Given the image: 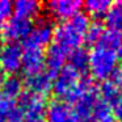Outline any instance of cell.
I'll return each instance as SVG.
<instances>
[{
    "label": "cell",
    "instance_id": "6da1fadb",
    "mask_svg": "<svg viewBox=\"0 0 122 122\" xmlns=\"http://www.w3.org/2000/svg\"><path fill=\"white\" fill-rule=\"evenodd\" d=\"M79 80L80 75L72 67L66 64L53 80L51 92L58 100L64 101L66 104H75L84 92V89L79 85Z\"/></svg>",
    "mask_w": 122,
    "mask_h": 122
},
{
    "label": "cell",
    "instance_id": "7a4b0ae2",
    "mask_svg": "<svg viewBox=\"0 0 122 122\" xmlns=\"http://www.w3.org/2000/svg\"><path fill=\"white\" fill-rule=\"evenodd\" d=\"M117 62H118L117 51L96 45L89 53L88 72H91L92 79L101 80V81L108 80L114 68L117 67Z\"/></svg>",
    "mask_w": 122,
    "mask_h": 122
},
{
    "label": "cell",
    "instance_id": "3957f363",
    "mask_svg": "<svg viewBox=\"0 0 122 122\" xmlns=\"http://www.w3.org/2000/svg\"><path fill=\"white\" fill-rule=\"evenodd\" d=\"M53 33H54L53 21L45 16L38 17L37 21H36V25H33L32 32L22 41L24 47H34L43 50V47L49 46L50 42L53 41Z\"/></svg>",
    "mask_w": 122,
    "mask_h": 122
},
{
    "label": "cell",
    "instance_id": "277c9868",
    "mask_svg": "<svg viewBox=\"0 0 122 122\" xmlns=\"http://www.w3.org/2000/svg\"><path fill=\"white\" fill-rule=\"evenodd\" d=\"M22 46L19 42H7L0 50V71L7 75H16L21 71Z\"/></svg>",
    "mask_w": 122,
    "mask_h": 122
},
{
    "label": "cell",
    "instance_id": "5b68a950",
    "mask_svg": "<svg viewBox=\"0 0 122 122\" xmlns=\"http://www.w3.org/2000/svg\"><path fill=\"white\" fill-rule=\"evenodd\" d=\"M33 21L29 19L19 16H11L7 20L5 24H3L1 29V37L5 42H19L24 41L29 36L33 29Z\"/></svg>",
    "mask_w": 122,
    "mask_h": 122
},
{
    "label": "cell",
    "instance_id": "8992f818",
    "mask_svg": "<svg viewBox=\"0 0 122 122\" xmlns=\"http://www.w3.org/2000/svg\"><path fill=\"white\" fill-rule=\"evenodd\" d=\"M83 36L77 33L67 21L61 22L59 25L54 26L53 41L55 45L66 49L67 51H71L76 47H80L83 43Z\"/></svg>",
    "mask_w": 122,
    "mask_h": 122
},
{
    "label": "cell",
    "instance_id": "52a82bcc",
    "mask_svg": "<svg viewBox=\"0 0 122 122\" xmlns=\"http://www.w3.org/2000/svg\"><path fill=\"white\" fill-rule=\"evenodd\" d=\"M68 53L70 51H67L66 49L55 45V43L49 46L47 51L45 54V67H46L45 72L53 80L56 77L59 71L66 66V61H67V56H68Z\"/></svg>",
    "mask_w": 122,
    "mask_h": 122
},
{
    "label": "cell",
    "instance_id": "ba28073f",
    "mask_svg": "<svg viewBox=\"0 0 122 122\" xmlns=\"http://www.w3.org/2000/svg\"><path fill=\"white\" fill-rule=\"evenodd\" d=\"M83 8L80 0H53L46 3V11L53 17L59 20H70L74 15L79 13Z\"/></svg>",
    "mask_w": 122,
    "mask_h": 122
},
{
    "label": "cell",
    "instance_id": "9c48e42d",
    "mask_svg": "<svg viewBox=\"0 0 122 122\" xmlns=\"http://www.w3.org/2000/svg\"><path fill=\"white\" fill-rule=\"evenodd\" d=\"M45 68V53L41 49L24 47L21 58V70L26 76L40 74Z\"/></svg>",
    "mask_w": 122,
    "mask_h": 122
},
{
    "label": "cell",
    "instance_id": "30bf717a",
    "mask_svg": "<svg viewBox=\"0 0 122 122\" xmlns=\"http://www.w3.org/2000/svg\"><path fill=\"white\" fill-rule=\"evenodd\" d=\"M46 122H79L80 119L72 110V106L64 101L54 100L46 106L45 112Z\"/></svg>",
    "mask_w": 122,
    "mask_h": 122
},
{
    "label": "cell",
    "instance_id": "8fae6325",
    "mask_svg": "<svg viewBox=\"0 0 122 122\" xmlns=\"http://www.w3.org/2000/svg\"><path fill=\"white\" fill-rule=\"evenodd\" d=\"M19 104L17 106L24 110L25 117H34V116H45L46 112V101L43 97L37 96L29 91H22L19 96Z\"/></svg>",
    "mask_w": 122,
    "mask_h": 122
},
{
    "label": "cell",
    "instance_id": "7c38bea8",
    "mask_svg": "<svg viewBox=\"0 0 122 122\" xmlns=\"http://www.w3.org/2000/svg\"><path fill=\"white\" fill-rule=\"evenodd\" d=\"M97 100H98V88L97 85H93L92 88L85 89L81 93V96L77 98V101L72 106V110L80 121L88 119L92 116V109Z\"/></svg>",
    "mask_w": 122,
    "mask_h": 122
},
{
    "label": "cell",
    "instance_id": "4fadbf2b",
    "mask_svg": "<svg viewBox=\"0 0 122 122\" xmlns=\"http://www.w3.org/2000/svg\"><path fill=\"white\" fill-rule=\"evenodd\" d=\"M24 85L28 88V91L37 96L45 98L46 96L50 95L51 88H53V79L49 76L46 72H40V74L26 76L24 81Z\"/></svg>",
    "mask_w": 122,
    "mask_h": 122
},
{
    "label": "cell",
    "instance_id": "5bb4252c",
    "mask_svg": "<svg viewBox=\"0 0 122 122\" xmlns=\"http://www.w3.org/2000/svg\"><path fill=\"white\" fill-rule=\"evenodd\" d=\"M68 66L72 67L80 76L88 75V62H89V53L85 47L80 46L71 50L67 56Z\"/></svg>",
    "mask_w": 122,
    "mask_h": 122
},
{
    "label": "cell",
    "instance_id": "9a60e30c",
    "mask_svg": "<svg viewBox=\"0 0 122 122\" xmlns=\"http://www.w3.org/2000/svg\"><path fill=\"white\" fill-rule=\"evenodd\" d=\"M24 91V81L17 75H8L0 83V93L1 97L8 100H16Z\"/></svg>",
    "mask_w": 122,
    "mask_h": 122
},
{
    "label": "cell",
    "instance_id": "2e32d148",
    "mask_svg": "<svg viewBox=\"0 0 122 122\" xmlns=\"http://www.w3.org/2000/svg\"><path fill=\"white\" fill-rule=\"evenodd\" d=\"M15 16L24 17L32 20V17H37L41 12V3L36 0H17L13 3Z\"/></svg>",
    "mask_w": 122,
    "mask_h": 122
},
{
    "label": "cell",
    "instance_id": "e0dca14e",
    "mask_svg": "<svg viewBox=\"0 0 122 122\" xmlns=\"http://www.w3.org/2000/svg\"><path fill=\"white\" fill-rule=\"evenodd\" d=\"M110 5L112 3L109 0H88V1L83 3V7L85 8V13L92 19H95L96 21L104 20Z\"/></svg>",
    "mask_w": 122,
    "mask_h": 122
},
{
    "label": "cell",
    "instance_id": "ac0fdd59",
    "mask_svg": "<svg viewBox=\"0 0 122 122\" xmlns=\"http://www.w3.org/2000/svg\"><path fill=\"white\" fill-rule=\"evenodd\" d=\"M104 21L108 29L122 32V1L112 4L104 17Z\"/></svg>",
    "mask_w": 122,
    "mask_h": 122
},
{
    "label": "cell",
    "instance_id": "d6986e66",
    "mask_svg": "<svg viewBox=\"0 0 122 122\" xmlns=\"http://www.w3.org/2000/svg\"><path fill=\"white\" fill-rule=\"evenodd\" d=\"M97 45L102 46L105 49H109V50L118 51L119 47L122 46V32L110 30V29L104 30V33L101 36Z\"/></svg>",
    "mask_w": 122,
    "mask_h": 122
},
{
    "label": "cell",
    "instance_id": "ffe728a7",
    "mask_svg": "<svg viewBox=\"0 0 122 122\" xmlns=\"http://www.w3.org/2000/svg\"><path fill=\"white\" fill-rule=\"evenodd\" d=\"M119 93H121V89H118L109 79L104 80L101 83V85L98 87V96H101V100L105 101L110 106H113L116 104Z\"/></svg>",
    "mask_w": 122,
    "mask_h": 122
},
{
    "label": "cell",
    "instance_id": "44dd1931",
    "mask_svg": "<svg viewBox=\"0 0 122 122\" xmlns=\"http://www.w3.org/2000/svg\"><path fill=\"white\" fill-rule=\"evenodd\" d=\"M104 30H105L104 25L101 24L100 21H95L88 26L83 40L85 41V43H87L88 46H96L98 43V41H100Z\"/></svg>",
    "mask_w": 122,
    "mask_h": 122
},
{
    "label": "cell",
    "instance_id": "7402d4cb",
    "mask_svg": "<svg viewBox=\"0 0 122 122\" xmlns=\"http://www.w3.org/2000/svg\"><path fill=\"white\" fill-rule=\"evenodd\" d=\"M67 22H68V24L71 25V26L74 28L77 33H80V34L84 37V34H85V32H87L88 26L91 25V19H89V16H88L85 12L80 11L79 13L74 15V16H72Z\"/></svg>",
    "mask_w": 122,
    "mask_h": 122
},
{
    "label": "cell",
    "instance_id": "603a6c76",
    "mask_svg": "<svg viewBox=\"0 0 122 122\" xmlns=\"http://www.w3.org/2000/svg\"><path fill=\"white\" fill-rule=\"evenodd\" d=\"M108 114H112V106L108 105V104H106L105 101H102L101 98H98V100L96 101L93 109H92V116H91V118H92L93 121H98V119L104 118V117L108 116Z\"/></svg>",
    "mask_w": 122,
    "mask_h": 122
},
{
    "label": "cell",
    "instance_id": "cb8c5ba5",
    "mask_svg": "<svg viewBox=\"0 0 122 122\" xmlns=\"http://www.w3.org/2000/svg\"><path fill=\"white\" fill-rule=\"evenodd\" d=\"M13 12V3L9 0H0V21L3 22L4 20H8L12 16Z\"/></svg>",
    "mask_w": 122,
    "mask_h": 122
},
{
    "label": "cell",
    "instance_id": "d4e9b609",
    "mask_svg": "<svg viewBox=\"0 0 122 122\" xmlns=\"http://www.w3.org/2000/svg\"><path fill=\"white\" fill-rule=\"evenodd\" d=\"M25 121V113L20 106L15 105L12 110L7 116V122H24Z\"/></svg>",
    "mask_w": 122,
    "mask_h": 122
},
{
    "label": "cell",
    "instance_id": "484cf974",
    "mask_svg": "<svg viewBox=\"0 0 122 122\" xmlns=\"http://www.w3.org/2000/svg\"><path fill=\"white\" fill-rule=\"evenodd\" d=\"M109 80H110L118 89H121L122 88V66L114 68V71L112 72V75L109 76Z\"/></svg>",
    "mask_w": 122,
    "mask_h": 122
},
{
    "label": "cell",
    "instance_id": "4316f807",
    "mask_svg": "<svg viewBox=\"0 0 122 122\" xmlns=\"http://www.w3.org/2000/svg\"><path fill=\"white\" fill-rule=\"evenodd\" d=\"M112 110H113V116L116 119H121L122 121V91L119 93L118 98H117L116 104L112 106Z\"/></svg>",
    "mask_w": 122,
    "mask_h": 122
},
{
    "label": "cell",
    "instance_id": "83f0119b",
    "mask_svg": "<svg viewBox=\"0 0 122 122\" xmlns=\"http://www.w3.org/2000/svg\"><path fill=\"white\" fill-rule=\"evenodd\" d=\"M24 122H46L45 116H34V117H25Z\"/></svg>",
    "mask_w": 122,
    "mask_h": 122
},
{
    "label": "cell",
    "instance_id": "f1b7e54d",
    "mask_svg": "<svg viewBox=\"0 0 122 122\" xmlns=\"http://www.w3.org/2000/svg\"><path fill=\"white\" fill-rule=\"evenodd\" d=\"M96 122H116V118H114L113 113H112V114H108V116H105L104 118L98 119V121H96Z\"/></svg>",
    "mask_w": 122,
    "mask_h": 122
},
{
    "label": "cell",
    "instance_id": "f546056e",
    "mask_svg": "<svg viewBox=\"0 0 122 122\" xmlns=\"http://www.w3.org/2000/svg\"><path fill=\"white\" fill-rule=\"evenodd\" d=\"M117 56H118V59L121 61V63H122V46L119 47V50L117 51Z\"/></svg>",
    "mask_w": 122,
    "mask_h": 122
},
{
    "label": "cell",
    "instance_id": "4dcf8cb0",
    "mask_svg": "<svg viewBox=\"0 0 122 122\" xmlns=\"http://www.w3.org/2000/svg\"><path fill=\"white\" fill-rule=\"evenodd\" d=\"M0 122H7V117L0 113Z\"/></svg>",
    "mask_w": 122,
    "mask_h": 122
},
{
    "label": "cell",
    "instance_id": "1f68e13d",
    "mask_svg": "<svg viewBox=\"0 0 122 122\" xmlns=\"http://www.w3.org/2000/svg\"><path fill=\"white\" fill-rule=\"evenodd\" d=\"M79 122H96V121H93L92 118H88V119H83V121H79Z\"/></svg>",
    "mask_w": 122,
    "mask_h": 122
},
{
    "label": "cell",
    "instance_id": "d6a6232c",
    "mask_svg": "<svg viewBox=\"0 0 122 122\" xmlns=\"http://www.w3.org/2000/svg\"><path fill=\"white\" fill-rule=\"evenodd\" d=\"M1 29H3V22L0 21V34H1Z\"/></svg>",
    "mask_w": 122,
    "mask_h": 122
},
{
    "label": "cell",
    "instance_id": "836d02e7",
    "mask_svg": "<svg viewBox=\"0 0 122 122\" xmlns=\"http://www.w3.org/2000/svg\"><path fill=\"white\" fill-rule=\"evenodd\" d=\"M0 50H1V45H0Z\"/></svg>",
    "mask_w": 122,
    "mask_h": 122
},
{
    "label": "cell",
    "instance_id": "e575fe53",
    "mask_svg": "<svg viewBox=\"0 0 122 122\" xmlns=\"http://www.w3.org/2000/svg\"><path fill=\"white\" fill-rule=\"evenodd\" d=\"M121 122H122V121H121Z\"/></svg>",
    "mask_w": 122,
    "mask_h": 122
}]
</instances>
